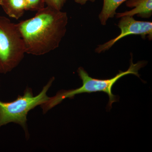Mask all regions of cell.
<instances>
[{"label":"cell","instance_id":"7","mask_svg":"<svg viewBox=\"0 0 152 152\" xmlns=\"http://www.w3.org/2000/svg\"><path fill=\"white\" fill-rule=\"evenodd\" d=\"M0 6L10 18L18 20L28 11L26 0H0Z\"/></svg>","mask_w":152,"mask_h":152},{"label":"cell","instance_id":"8","mask_svg":"<svg viewBox=\"0 0 152 152\" xmlns=\"http://www.w3.org/2000/svg\"><path fill=\"white\" fill-rule=\"evenodd\" d=\"M127 0H103L102 11L99 15V19L102 26L107 25L110 18L115 17L117 9Z\"/></svg>","mask_w":152,"mask_h":152},{"label":"cell","instance_id":"1","mask_svg":"<svg viewBox=\"0 0 152 152\" xmlns=\"http://www.w3.org/2000/svg\"><path fill=\"white\" fill-rule=\"evenodd\" d=\"M68 23L66 12L47 6L33 18L16 24L26 53L42 56L58 48Z\"/></svg>","mask_w":152,"mask_h":152},{"label":"cell","instance_id":"2","mask_svg":"<svg viewBox=\"0 0 152 152\" xmlns=\"http://www.w3.org/2000/svg\"><path fill=\"white\" fill-rule=\"evenodd\" d=\"M147 64V62L145 61H140L136 64H134L132 55L130 65L127 70L125 72L120 71L114 77L103 80L91 77L83 68L80 67L77 72L83 82L82 86L75 89L60 91L56 96L50 97L48 102L41 106L43 112L44 113H46L67 98L73 99L76 95L84 93L91 94L98 92H103L107 94L109 101L108 104L107 105V110H110L111 109L112 104L115 102H118L119 99V97L113 94L112 93V88L115 84L124 76L130 74L135 75L140 77V75L138 73L139 70L145 66Z\"/></svg>","mask_w":152,"mask_h":152},{"label":"cell","instance_id":"5","mask_svg":"<svg viewBox=\"0 0 152 152\" xmlns=\"http://www.w3.org/2000/svg\"><path fill=\"white\" fill-rule=\"evenodd\" d=\"M118 26L121 30V34L115 38L99 45L95 49L98 53H104L111 48L121 39L131 35H140L143 39L148 37L150 40L152 39V23L136 20L132 17L124 16L120 18Z\"/></svg>","mask_w":152,"mask_h":152},{"label":"cell","instance_id":"4","mask_svg":"<svg viewBox=\"0 0 152 152\" xmlns=\"http://www.w3.org/2000/svg\"><path fill=\"white\" fill-rule=\"evenodd\" d=\"M26 53L16 24L0 16V74L8 73L17 67Z\"/></svg>","mask_w":152,"mask_h":152},{"label":"cell","instance_id":"11","mask_svg":"<svg viewBox=\"0 0 152 152\" xmlns=\"http://www.w3.org/2000/svg\"><path fill=\"white\" fill-rule=\"evenodd\" d=\"M75 2L81 5H84L86 4L88 2L90 1L91 2H94L95 0H74Z\"/></svg>","mask_w":152,"mask_h":152},{"label":"cell","instance_id":"6","mask_svg":"<svg viewBox=\"0 0 152 152\" xmlns=\"http://www.w3.org/2000/svg\"><path fill=\"white\" fill-rule=\"evenodd\" d=\"M126 5L128 7L134 8L130 11L118 13L116 18L124 16L132 17L137 15L143 18H149L152 15V0H127Z\"/></svg>","mask_w":152,"mask_h":152},{"label":"cell","instance_id":"3","mask_svg":"<svg viewBox=\"0 0 152 152\" xmlns=\"http://www.w3.org/2000/svg\"><path fill=\"white\" fill-rule=\"evenodd\" d=\"M55 80L53 77L43 88L39 94L34 96L32 90L27 88L23 96H19L12 102L0 101V128L10 123L21 126L26 137H29L27 121L28 113L38 106H42L49 100L47 92Z\"/></svg>","mask_w":152,"mask_h":152},{"label":"cell","instance_id":"9","mask_svg":"<svg viewBox=\"0 0 152 152\" xmlns=\"http://www.w3.org/2000/svg\"><path fill=\"white\" fill-rule=\"evenodd\" d=\"M28 11H38L45 7V0H26Z\"/></svg>","mask_w":152,"mask_h":152},{"label":"cell","instance_id":"10","mask_svg":"<svg viewBox=\"0 0 152 152\" xmlns=\"http://www.w3.org/2000/svg\"><path fill=\"white\" fill-rule=\"evenodd\" d=\"M67 1L68 0H45V2L47 6H48L58 10H61Z\"/></svg>","mask_w":152,"mask_h":152}]
</instances>
